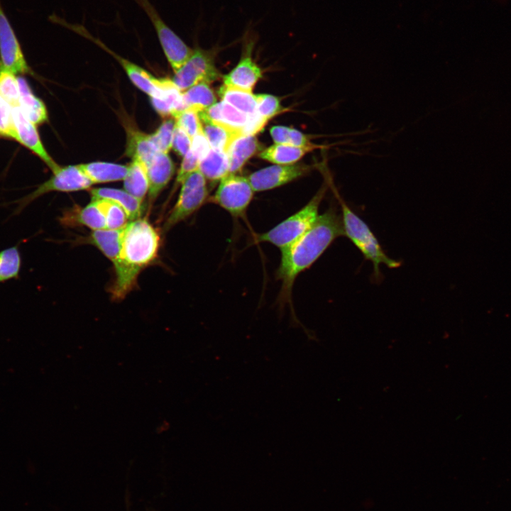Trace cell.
I'll return each instance as SVG.
<instances>
[{"mask_svg":"<svg viewBox=\"0 0 511 511\" xmlns=\"http://www.w3.org/2000/svg\"><path fill=\"white\" fill-rule=\"evenodd\" d=\"M341 236H344L341 216L336 207L331 206L319 215L304 234L280 251V262L275 273L281 282L279 303L291 302L292 287L297 276L310 268Z\"/></svg>","mask_w":511,"mask_h":511,"instance_id":"cell-1","label":"cell"},{"mask_svg":"<svg viewBox=\"0 0 511 511\" xmlns=\"http://www.w3.org/2000/svg\"><path fill=\"white\" fill-rule=\"evenodd\" d=\"M160 240L146 218L130 221L123 227L119 256L114 264L116 279L111 291L115 300L123 299L135 285L140 272L155 260Z\"/></svg>","mask_w":511,"mask_h":511,"instance_id":"cell-2","label":"cell"},{"mask_svg":"<svg viewBox=\"0 0 511 511\" xmlns=\"http://www.w3.org/2000/svg\"><path fill=\"white\" fill-rule=\"evenodd\" d=\"M334 191L341 208V221L344 236L348 237L361 251L366 260L370 261L373 266V276L380 280V266L386 265L390 268H397L401 263L390 258L382 248L377 238L370 227L341 199L338 192Z\"/></svg>","mask_w":511,"mask_h":511,"instance_id":"cell-3","label":"cell"},{"mask_svg":"<svg viewBox=\"0 0 511 511\" xmlns=\"http://www.w3.org/2000/svg\"><path fill=\"white\" fill-rule=\"evenodd\" d=\"M327 189L324 183L300 210L290 215L268 231L254 234L253 243H268L280 250L286 248L304 234L319 216V208Z\"/></svg>","mask_w":511,"mask_h":511,"instance_id":"cell-4","label":"cell"},{"mask_svg":"<svg viewBox=\"0 0 511 511\" xmlns=\"http://www.w3.org/2000/svg\"><path fill=\"white\" fill-rule=\"evenodd\" d=\"M52 172L53 175L39 185L34 191L11 202L16 205L11 214L12 216L18 215L34 200L50 192H70L84 190L89 189L92 185L77 165L60 166Z\"/></svg>","mask_w":511,"mask_h":511,"instance_id":"cell-5","label":"cell"},{"mask_svg":"<svg viewBox=\"0 0 511 511\" xmlns=\"http://www.w3.org/2000/svg\"><path fill=\"white\" fill-rule=\"evenodd\" d=\"M207 180L199 170L191 173L181 184L177 200L164 225L169 230L199 210L209 200Z\"/></svg>","mask_w":511,"mask_h":511,"instance_id":"cell-6","label":"cell"},{"mask_svg":"<svg viewBox=\"0 0 511 511\" xmlns=\"http://www.w3.org/2000/svg\"><path fill=\"white\" fill-rule=\"evenodd\" d=\"M253 193L248 177L229 174L220 180L208 202L219 206L233 218H244Z\"/></svg>","mask_w":511,"mask_h":511,"instance_id":"cell-7","label":"cell"},{"mask_svg":"<svg viewBox=\"0 0 511 511\" xmlns=\"http://www.w3.org/2000/svg\"><path fill=\"white\" fill-rule=\"evenodd\" d=\"M150 19L163 53L175 72L189 58L193 50L162 19L150 0H135Z\"/></svg>","mask_w":511,"mask_h":511,"instance_id":"cell-8","label":"cell"},{"mask_svg":"<svg viewBox=\"0 0 511 511\" xmlns=\"http://www.w3.org/2000/svg\"><path fill=\"white\" fill-rule=\"evenodd\" d=\"M219 77L209 50L197 48L185 63L175 72L172 81L182 92L197 83H210Z\"/></svg>","mask_w":511,"mask_h":511,"instance_id":"cell-9","label":"cell"},{"mask_svg":"<svg viewBox=\"0 0 511 511\" xmlns=\"http://www.w3.org/2000/svg\"><path fill=\"white\" fill-rule=\"evenodd\" d=\"M0 66L17 75L31 74L16 33L0 3Z\"/></svg>","mask_w":511,"mask_h":511,"instance_id":"cell-10","label":"cell"},{"mask_svg":"<svg viewBox=\"0 0 511 511\" xmlns=\"http://www.w3.org/2000/svg\"><path fill=\"white\" fill-rule=\"evenodd\" d=\"M304 164L275 165L251 174L248 179L254 192L272 189L290 182L310 170Z\"/></svg>","mask_w":511,"mask_h":511,"instance_id":"cell-11","label":"cell"},{"mask_svg":"<svg viewBox=\"0 0 511 511\" xmlns=\"http://www.w3.org/2000/svg\"><path fill=\"white\" fill-rule=\"evenodd\" d=\"M12 111L16 134V141L37 155L52 172L56 170L60 165L53 160L44 147L37 126L24 115L19 106L12 108Z\"/></svg>","mask_w":511,"mask_h":511,"instance_id":"cell-12","label":"cell"},{"mask_svg":"<svg viewBox=\"0 0 511 511\" xmlns=\"http://www.w3.org/2000/svg\"><path fill=\"white\" fill-rule=\"evenodd\" d=\"M148 199L153 203L175 173V165L168 153L158 152L146 165Z\"/></svg>","mask_w":511,"mask_h":511,"instance_id":"cell-13","label":"cell"},{"mask_svg":"<svg viewBox=\"0 0 511 511\" xmlns=\"http://www.w3.org/2000/svg\"><path fill=\"white\" fill-rule=\"evenodd\" d=\"M251 47L252 44L248 45L247 53H245L238 65L223 77L224 85L252 92L262 72L251 57Z\"/></svg>","mask_w":511,"mask_h":511,"instance_id":"cell-14","label":"cell"},{"mask_svg":"<svg viewBox=\"0 0 511 511\" xmlns=\"http://www.w3.org/2000/svg\"><path fill=\"white\" fill-rule=\"evenodd\" d=\"M59 221L66 226H84L92 230L106 229L105 218L97 201H92L84 207L65 211Z\"/></svg>","mask_w":511,"mask_h":511,"instance_id":"cell-15","label":"cell"},{"mask_svg":"<svg viewBox=\"0 0 511 511\" xmlns=\"http://www.w3.org/2000/svg\"><path fill=\"white\" fill-rule=\"evenodd\" d=\"M92 201L106 199L120 206L126 213L129 221L141 216L143 211V202L133 197L125 189L101 187L91 189Z\"/></svg>","mask_w":511,"mask_h":511,"instance_id":"cell-16","label":"cell"},{"mask_svg":"<svg viewBox=\"0 0 511 511\" xmlns=\"http://www.w3.org/2000/svg\"><path fill=\"white\" fill-rule=\"evenodd\" d=\"M201 112L211 121L240 132L243 135L249 120V116L224 101L215 103Z\"/></svg>","mask_w":511,"mask_h":511,"instance_id":"cell-17","label":"cell"},{"mask_svg":"<svg viewBox=\"0 0 511 511\" xmlns=\"http://www.w3.org/2000/svg\"><path fill=\"white\" fill-rule=\"evenodd\" d=\"M162 94L158 98H151L155 111L163 117H173L178 112L187 109L182 92L172 79L163 78Z\"/></svg>","mask_w":511,"mask_h":511,"instance_id":"cell-18","label":"cell"},{"mask_svg":"<svg viewBox=\"0 0 511 511\" xmlns=\"http://www.w3.org/2000/svg\"><path fill=\"white\" fill-rule=\"evenodd\" d=\"M123 229L92 230L83 243L97 247L114 265L119 256Z\"/></svg>","mask_w":511,"mask_h":511,"instance_id":"cell-19","label":"cell"},{"mask_svg":"<svg viewBox=\"0 0 511 511\" xmlns=\"http://www.w3.org/2000/svg\"><path fill=\"white\" fill-rule=\"evenodd\" d=\"M20 88L19 107L24 115L36 126L45 123L48 119V111L44 102L33 92L24 77H18Z\"/></svg>","mask_w":511,"mask_h":511,"instance_id":"cell-20","label":"cell"},{"mask_svg":"<svg viewBox=\"0 0 511 511\" xmlns=\"http://www.w3.org/2000/svg\"><path fill=\"white\" fill-rule=\"evenodd\" d=\"M77 165L92 185L123 180L128 172V165L112 163L92 162Z\"/></svg>","mask_w":511,"mask_h":511,"instance_id":"cell-21","label":"cell"},{"mask_svg":"<svg viewBox=\"0 0 511 511\" xmlns=\"http://www.w3.org/2000/svg\"><path fill=\"white\" fill-rule=\"evenodd\" d=\"M260 144L255 136H241L235 139L227 151L229 174L239 171L246 162L259 149Z\"/></svg>","mask_w":511,"mask_h":511,"instance_id":"cell-22","label":"cell"},{"mask_svg":"<svg viewBox=\"0 0 511 511\" xmlns=\"http://www.w3.org/2000/svg\"><path fill=\"white\" fill-rule=\"evenodd\" d=\"M204 136L211 148L227 153L233 141L243 136L240 132L230 129L219 123L211 121L202 112L199 113Z\"/></svg>","mask_w":511,"mask_h":511,"instance_id":"cell-23","label":"cell"},{"mask_svg":"<svg viewBox=\"0 0 511 511\" xmlns=\"http://www.w3.org/2000/svg\"><path fill=\"white\" fill-rule=\"evenodd\" d=\"M158 152L150 134L131 128L128 130L127 155L139 160L146 166Z\"/></svg>","mask_w":511,"mask_h":511,"instance_id":"cell-24","label":"cell"},{"mask_svg":"<svg viewBox=\"0 0 511 511\" xmlns=\"http://www.w3.org/2000/svg\"><path fill=\"white\" fill-rule=\"evenodd\" d=\"M198 170L206 180L211 182L220 181L229 174L227 153L211 148L207 155L200 160Z\"/></svg>","mask_w":511,"mask_h":511,"instance_id":"cell-25","label":"cell"},{"mask_svg":"<svg viewBox=\"0 0 511 511\" xmlns=\"http://www.w3.org/2000/svg\"><path fill=\"white\" fill-rule=\"evenodd\" d=\"M314 149V148L275 143L261 151L259 157L277 165H290L296 163L307 153Z\"/></svg>","mask_w":511,"mask_h":511,"instance_id":"cell-26","label":"cell"},{"mask_svg":"<svg viewBox=\"0 0 511 511\" xmlns=\"http://www.w3.org/2000/svg\"><path fill=\"white\" fill-rule=\"evenodd\" d=\"M124 189L141 202L148 192V180L145 165L138 159H132L123 180Z\"/></svg>","mask_w":511,"mask_h":511,"instance_id":"cell-27","label":"cell"},{"mask_svg":"<svg viewBox=\"0 0 511 511\" xmlns=\"http://www.w3.org/2000/svg\"><path fill=\"white\" fill-rule=\"evenodd\" d=\"M222 101L249 116L257 114L256 95L252 92L223 84L218 91Z\"/></svg>","mask_w":511,"mask_h":511,"instance_id":"cell-28","label":"cell"},{"mask_svg":"<svg viewBox=\"0 0 511 511\" xmlns=\"http://www.w3.org/2000/svg\"><path fill=\"white\" fill-rule=\"evenodd\" d=\"M182 97L187 108L198 113L205 111L215 103L216 98L209 83L202 82L182 92Z\"/></svg>","mask_w":511,"mask_h":511,"instance_id":"cell-29","label":"cell"},{"mask_svg":"<svg viewBox=\"0 0 511 511\" xmlns=\"http://www.w3.org/2000/svg\"><path fill=\"white\" fill-rule=\"evenodd\" d=\"M19 244L0 251V283L19 279L22 265Z\"/></svg>","mask_w":511,"mask_h":511,"instance_id":"cell-30","label":"cell"},{"mask_svg":"<svg viewBox=\"0 0 511 511\" xmlns=\"http://www.w3.org/2000/svg\"><path fill=\"white\" fill-rule=\"evenodd\" d=\"M0 96L11 108L19 106L20 88L18 77L0 66Z\"/></svg>","mask_w":511,"mask_h":511,"instance_id":"cell-31","label":"cell"},{"mask_svg":"<svg viewBox=\"0 0 511 511\" xmlns=\"http://www.w3.org/2000/svg\"><path fill=\"white\" fill-rule=\"evenodd\" d=\"M97 201L104 214L106 229H119L123 228L129 220L125 211L117 204L106 199Z\"/></svg>","mask_w":511,"mask_h":511,"instance_id":"cell-32","label":"cell"},{"mask_svg":"<svg viewBox=\"0 0 511 511\" xmlns=\"http://www.w3.org/2000/svg\"><path fill=\"white\" fill-rule=\"evenodd\" d=\"M175 119L166 117L157 130L151 135L152 140L160 152L168 153L172 148Z\"/></svg>","mask_w":511,"mask_h":511,"instance_id":"cell-33","label":"cell"},{"mask_svg":"<svg viewBox=\"0 0 511 511\" xmlns=\"http://www.w3.org/2000/svg\"><path fill=\"white\" fill-rule=\"evenodd\" d=\"M173 118L176 126L184 130L191 138L203 131L199 113L193 109L187 108L178 112Z\"/></svg>","mask_w":511,"mask_h":511,"instance_id":"cell-34","label":"cell"},{"mask_svg":"<svg viewBox=\"0 0 511 511\" xmlns=\"http://www.w3.org/2000/svg\"><path fill=\"white\" fill-rule=\"evenodd\" d=\"M256 100L257 113L268 121L283 110L279 99L273 95L256 94Z\"/></svg>","mask_w":511,"mask_h":511,"instance_id":"cell-35","label":"cell"},{"mask_svg":"<svg viewBox=\"0 0 511 511\" xmlns=\"http://www.w3.org/2000/svg\"><path fill=\"white\" fill-rule=\"evenodd\" d=\"M0 138L16 141V134L11 106L0 96Z\"/></svg>","mask_w":511,"mask_h":511,"instance_id":"cell-36","label":"cell"},{"mask_svg":"<svg viewBox=\"0 0 511 511\" xmlns=\"http://www.w3.org/2000/svg\"><path fill=\"white\" fill-rule=\"evenodd\" d=\"M192 138L181 128L175 125L172 148L180 156L184 157L190 150Z\"/></svg>","mask_w":511,"mask_h":511,"instance_id":"cell-37","label":"cell"},{"mask_svg":"<svg viewBox=\"0 0 511 511\" xmlns=\"http://www.w3.org/2000/svg\"><path fill=\"white\" fill-rule=\"evenodd\" d=\"M199 160L194 156L189 150L184 157L178 170L176 183L182 184V182L193 172L198 170Z\"/></svg>","mask_w":511,"mask_h":511,"instance_id":"cell-38","label":"cell"},{"mask_svg":"<svg viewBox=\"0 0 511 511\" xmlns=\"http://www.w3.org/2000/svg\"><path fill=\"white\" fill-rule=\"evenodd\" d=\"M210 149L211 145L204 136L203 131L198 133L192 138L189 150L199 160V162L207 155Z\"/></svg>","mask_w":511,"mask_h":511,"instance_id":"cell-39","label":"cell"},{"mask_svg":"<svg viewBox=\"0 0 511 511\" xmlns=\"http://www.w3.org/2000/svg\"><path fill=\"white\" fill-rule=\"evenodd\" d=\"M290 129L283 126H275L270 128V133L275 143L289 145Z\"/></svg>","mask_w":511,"mask_h":511,"instance_id":"cell-40","label":"cell"}]
</instances>
